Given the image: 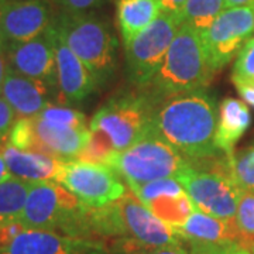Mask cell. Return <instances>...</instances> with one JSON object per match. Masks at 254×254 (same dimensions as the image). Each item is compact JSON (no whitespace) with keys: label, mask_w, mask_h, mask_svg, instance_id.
Listing matches in <instances>:
<instances>
[{"label":"cell","mask_w":254,"mask_h":254,"mask_svg":"<svg viewBox=\"0 0 254 254\" xmlns=\"http://www.w3.org/2000/svg\"><path fill=\"white\" fill-rule=\"evenodd\" d=\"M219 109L205 91L182 93L157 105L153 116L155 131L192 163L215 158Z\"/></svg>","instance_id":"obj_1"},{"label":"cell","mask_w":254,"mask_h":254,"mask_svg":"<svg viewBox=\"0 0 254 254\" xmlns=\"http://www.w3.org/2000/svg\"><path fill=\"white\" fill-rule=\"evenodd\" d=\"M155 108L150 96L138 88L112 96L91 119V138L79 160L108 164L113 155L127 150L153 130Z\"/></svg>","instance_id":"obj_2"},{"label":"cell","mask_w":254,"mask_h":254,"mask_svg":"<svg viewBox=\"0 0 254 254\" xmlns=\"http://www.w3.org/2000/svg\"><path fill=\"white\" fill-rule=\"evenodd\" d=\"M213 75L202 37L196 30L182 23L154 78L138 89L144 91L155 105H160L182 93L203 91Z\"/></svg>","instance_id":"obj_3"},{"label":"cell","mask_w":254,"mask_h":254,"mask_svg":"<svg viewBox=\"0 0 254 254\" xmlns=\"http://www.w3.org/2000/svg\"><path fill=\"white\" fill-rule=\"evenodd\" d=\"M89 220L93 239H131L151 249L182 246L173 227L157 218L128 188L120 199L89 209Z\"/></svg>","instance_id":"obj_4"},{"label":"cell","mask_w":254,"mask_h":254,"mask_svg":"<svg viewBox=\"0 0 254 254\" xmlns=\"http://www.w3.org/2000/svg\"><path fill=\"white\" fill-rule=\"evenodd\" d=\"M89 209L60 182L33 184L20 222L26 229L93 239Z\"/></svg>","instance_id":"obj_5"},{"label":"cell","mask_w":254,"mask_h":254,"mask_svg":"<svg viewBox=\"0 0 254 254\" xmlns=\"http://www.w3.org/2000/svg\"><path fill=\"white\" fill-rule=\"evenodd\" d=\"M54 27L96 78L99 86L112 79L118 66V40L105 20L92 13L63 11L55 17Z\"/></svg>","instance_id":"obj_6"},{"label":"cell","mask_w":254,"mask_h":254,"mask_svg":"<svg viewBox=\"0 0 254 254\" xmlns=\"http://www.w3.org/2000/svg\"><path fill=\"white\" fill-rule=\"evenodd\" d=\"M230 155L220 154L206 161L192 163L178 178L195 209L213 218L236 219L243 190L233 178Z\"/></svg>","instance_id":"obj_7"},{"label":"cell","mask_w":254,"mask_h":254,"mask_svg":"<svg viewBox=\"0 0 254 254\" xmlns=\"http://www.w3.org/2000/svg\"><path fill=\"white\" fill-rule=\"evenodd\" d=\"M106 165L112 167L127 185L175 178L185 173L192 161L177 151L155 128L127 150L115 154Z\"/></svg>","instance_id":"obj_8"},{"label":"cell","mask_w":254,"mask_h":254,"mask_svg":"<svg viewBox=\"0 0 254 254\" xmlns=\"http://www.w3.org/2000/svg\"><path fill=\"white\" fill-rule=\"evenodd\" d=\"M182 20L161 13L154 21L125 46L127 79L136 88H144L160 69Z\"/></svg>","instance_id":"obj_9"},{"label":"cell","mask_w":254,"mask_h":254,"mask_svg":"<svg viewBox=\"0 0 254 254\" xmlns=\"http://www.w3.org/2000/svg\"><path fill=\"white\" fill-rule=\"evenodd\" d=\"M89 208H103L126 193V184L112 167L89 161H66L57 178Z\"/></svg>","instance_id":"obj_10"},{"label":"cell","mask_w":254,"mask_h":254,"mask_svg":"<svg viewBox=\"0 0 254 254\" xmlns=\"http://www.w3.org/2000/svg\"><path fill=\"white\" fill-rule=\"evenodd\" d=\"M254 36V10L225 9L200 37L210 69L216 73L230 63Z\"/></svg>","instance_id":"obj_11"},{"label":"cell","mask_w":254,"mask_h":254,"mask_svg":"<svg viewBox=\"0 0 254 254\" xmlns=\"http://www.w3.org/2000/svg\"><path fill=\"white\" fill-rule=\"evenodd\" d=\"M50 33L53 37L55 53L57 98L65 106L82 103L99 88V83L85 64L65 44L63 37L54 27V23L50 27Z\"/></svg>","instance_id":"obj_12"},{"label":"cell","mask_w":254,"mask_h":254,"mask_svg":"<svg viewBox=\"0 0 254 254\" xmlns=\"http://www.w3.org/2000/svg\"><path fill=\"white\" fill-rule=\"evenodd\" d=\"M0 254H110L99 239L65 236L54 232L24 229Z\"/></svg>","instance_id":"obj_13"},{"label":"cell","mask_w":254,"mask_h":254,"mask_svg":"<svg viewBox=\"0 0 254 254\" xmlns=\"http://www.w3.org/2000/svg\"><path fill=\"white\" fill-rule=\"evenodd\" d=\"M55 17L47 0H9L3 4L1 28L6 44H16L43 36ZM4 44V46H6Z\"/></svg>","instance_id":"obj_14"},{"label":"cell","mask_w":254,"mask_h":254,"mask_svg":"<svg viewBox=\"0 0 254 254\" xmlns=\"http://www.w3.org/2000/svg\"><path fill=\"white\" fill-rule=\"evenodd\" d=\"M4 53L10 71L44 82L57 89L55 53L50 28L34 40L6 44Z\"/></svg>","instance_id":"obj_15"},{"label":"cell","mask_w":254,"mask_h":254,"mask_svg":"<svg viewBox=\"0 0 254 254\" xmlns=\"http://www.w3.org/2000/svg\"><path fill=\"white\" fill-rule=\"evenodd\" d=\"M30 119L34 131L33 151L54 157L64 163L79 160L91 138L89 127L65 126L38 116Z\"/></svg>","instance_id":"obj_16"},{"label":"cell","mask_w":254,"mask_h":254,"mask_svg":"<svg viewBox=\"0 0 254 254\" xmlns=\"http://www.w3.org/2000/svg\"><path fill=\"white\" fill-rule=\"evenodd\" d=\"M53 92L54 88L44 82L9 69L0 96L9 103L18 119L34 118L53 105Z\"/></svg>","instance_id":"obj_17"},{"label":"cell","mask_w":254,"mask_h":254,"mask_svg":"<svg viewBox=\"0 0 254 254\" xmlns=\"http://www.w3.org/2000/svg\"><path fill=\"white\" fill-rule=\"evenodd\" d=\"M182 242H198L209 245H239L249 250V242L237 226L236 219H219L196 210L185 225L174 229Z\"/></svg>","instance_id":"obj_18"},{"label":"cell","mask_w":254,"mask_h":254,"mask_svg":"<svg viewBox=\"0 0 254 254\" xmlns=\"http://www.w3.org/2000/svg\"><path fill=\"white\" fill-rule=\"evenodd\" d=\"M1 154L11 175L30 184L57 182L64 165V161L54 157L36 151H24L7 143L1 147Z\"/></svg>","instance_id":"obj_19"},{"label":"cell","mask_w":254,"mask_h":254,"mask_svg":"<svg viewBox=\"0 0 254 254\" xmlns=\"http://www.w3.org/2000/svg\"><path fill=\"white\" fill-rule=\"evenodd\" d=\"M252 115L243 100L225 98L219 106L216 145L218 148L230 155L235 153V145L250 127Z\"/></svg>","instance_id":"obj_20"},{"label":"cell","mask_w":254,"mask_h":254,"mask_svg":"<svg viewBox=\"0 0 254 254\" xmlns=\"http://www.w3.org/2000/svg\"><path fill=\"white\" fill-rule=\"evenodd\" d=\"M161 13L158 0H116V16L123 44H128Z\"/></svg>","instance_id":"obj_21"},{"label":"cell","mask_w":254,"mask_h":254,"mask_svg":"<svg viewBox=\"0 0 254 254\" xmlns=\"http://www.w3.org/2000/svg\"><path fill=\"white\" fill-rule=\"evenodd\" d=\"M145 206L160 218L165 225L173 229H178L185 225V222L195 212V205L188 196L187 192L182 193H165L151 202L145 203Z\"/></svg>","instance_id":"obj_22"},{"label":"cell","mask_w":254,"mask_h":254,"mask_svg":"<svg viewBox=\"0 0 254 254\" xmlns=\"http://www.w3.org/2000/svg\"><path fill=\"white\" fill-rule=\"evenodd\" d=\"M31 185L14 177L0 184V226L20 220Z\"/></svg>","instance_id":"obj_23"},{"label":"cell","mask_w":254,"mask_h":254,"mask_svg":"<svg viewBox=\"0 0 254 254\" xmlns=\"http://www.w3.org/2000/svg\"><path fill=\"white\" fill-rule=\"evenodd\" d=\"M225 10V0H188L182 11V23L202 34Z\"/></svg>","instance_id":"obj_24"},{"label":"cell","mask_w":254,"mask_h":254,"mask_svg":"<svg viewBox=\"0 0 254 254\" xmlns=\"http://www.w3.org/2000/svg\"><path fill=\"white\" fill-rule=\"evenodd\" d=\"M230 168L239 188L254 192V145L245 147L230 155Z\"/></svg>","instance_id":"obj_25"},{"label":"cell","mask_w":254,"mask_h":254,"mask_svg":"<svg viewBox=\"0 0 254 254\" xmlns=\"http://www.w3.org/2000/svg\"><path fill=\"white\" fill-rule=\"evenodd\" d=\"M236 223L246 240L249 242V252L254 247V192L243 190L237 205Z\"/></svg>","instance_id":"obj_26"},{"label":"cell","mask_w":254,"mask_h":254,"mask_svg":"<svg viewBox=\"0 0 254 254\" xmlns=\"http://www.w3.org/2000/svg\"><path fill=\"white\" fill-rule=\"evenodd\" d=\"M232 79L237 83H252L254 85V37L250 38L242 48L233 66Z\"/></svg>","instance_id":"obj_27"},{"label":"cell","mask_w":254,"mask_h":254,"mask_svg":"<svg viewBox=\"0 0 254 254\" xmlns=\"http://www.w3.org/2000/svg\"><path fill=\"white\" fill-rule=\"evenodd\" d=\"M38 118L44 119L47 122H53L58 125H65V126L73 127H89L86 125V118L85 115L72 109L69 106H60V105H50L48 108L43 110Z\"/></svg>","instance_id":"obj_28"},{"label":"cell","mask_w":254,"mask_h":254,"mask_svg":"<svg viewBox=\"0 0 254 254\" xmlns=\"http://www.w3.org/2000/svg\"><path fill=\"white\" fill-rule=\"evenodd\" d=\"M113 254H190L184 246H168V247H145L134 242H123L115 249Z\"/></svg>","instance_id":"obj_29"},{"label":"cell","mask_w":254,"mask_h":254,"mask_svg":"<svg viewBox=\"0 0 254 254\" xmlns=\"http://www.w3.org/2000/svg\"><path fill=\"white\" fill-rule=\"evenodd\" d=\"M61 4L65 13L72 14H81V13H89L91 10L99 7L105 0H55Z\"/></svg>","instance_id":"obj_30"},{"label":"cell","mask_w":254,"mask_h":254,"mask_svg":"<svg viewBox=\"0 0 254 254\" xmlns=\"http://www.w3.org/2000/svg\"><path fill=\"white\" fill-rule=\"evenodd\" d=\"M17 116L14 110L10 108V105L0 96V137L7 138L11 127L14 126Z\"/></svg>","instance_id":"obj_31"},{"label":"cell","mask_w":254,"mask_h":254,"mask_svg":"<svg viewBox=\"0 0 254 254\" xmlns=\"http://www.w3.org/2000/svg\"><path fill=\"white\" fill-rule=\"evenodd\" d=\"M160 6L163 9V13L173 14L175 17H180L182 20V11L188 0H158Z\"/></svg>","instance_id":"obj_32"},{"label":"cell","mask_w":254,"mask_h":254,"mask_svg":"<svg viewBox=\"0 0 254 254\" xmlns=\"http://www.w3.org/2000/svg\"><path fill=\"white\" fill-rule=\"evenodd\" d=\"M236 88L246 103L252 105L254 108V85H252V83H237Z\"/></svg>","instance_id":"obj_33"},{"label":"cell","mask_w":254,"mask_h":254,"mask_svg":"<svg viewBox=\"0 0 254 254\" xmlns=\"http://www.w3.org/2000/svg\"><path fill=\"white\" fill-rule=\"evenodd\" d=\"M7 72H9V64H7L6 53H4V48L0 47V93H1V88H3Z\"/></svg>","instance_id":"obj_34"},{"label":"cell","mask_w":254,"mask_h":254,"mask_svg":"<svg viewBox=\"0 0 254 254\" xmlns=\"http://www.w3.org/2000/svg\"><path fill=\"white\" fill-rule=\"evenodd\" d=\"M10 178H13V175L9 171V167L4 161V157L1 154V148H0V184L4 181H9Z\"/></svg>","instance_id":"obj_35"},{"label":"cell","mask_w":254,"mask_h":254,"mask_svg":"<svg viewBox=\"0 0 254 254\" xmlns=\"http://www.w3.org/2000/svg\"><path fill=\"white\" fill-rule=\"evenodd\" d=\"M254 0H225V9H233V7H252Z\"/></svg>","instance_id":"obj_36"},{"label":"cell","mask_w":254,"mask_h":254,"mask_svg":"<svg viewBox=\"0 0 254 254\" xmlns=\"http://www.w3.org/2000/svg\"><path fill=\"white\" fill-rule=\"evenodd\" d=\"M3 4H4V1H3V0H0V47H1V48H4V44H6V41H4V36H3V28H1V18H3Z\"/></svg>","instance_id":"obj_37"},{"label":"cell","mask_w":254,"mask_h":254,"mask_svg":"<svg viewBox=\"0 0 254 254\" xmlns=\"http://www.w3.org/2000/svg\"><path fill=\"white\" fill-rule=\"evenodd\" d=\"M4 143H6V138H1V137H0V148L3 147V144H4Z\"/></svg>","instance_id":"obj_38"},{"label":"cell","mask_w":254,"mask_h":254,"mask_svg":"<svg viewBox=\"0 0 254 254\" xmlns=\"http://www.w3.org/2000/svg\"><path fill=\"white\" fill-rule=\"evenodd\" d=\"M250 253L254 254V247H253V249H252V250H250Z\"/></svg>","instance_id":"obj_39"},{"label":"cell","mask_w":254,"mask_h":254,"mask_svg":"<svg viewBox=\"0 0 254 254\" xmlns=\"http://www.w3.org/2000/svg\"><path fill=\"white\" fill-rule=\"evenodd\" d=\"M252 9H253V10H254V4H253V6H252Z\"/></svg>","instance_id":"obj_40"},{"label":"cell","mask_w":254,"mask_h":254,"mask_svg":"<svg viewBox=\"0 0 254 254\" xmlns=\"http://www.w3.org/2000/svg\"><path fill=\"white\" fill-rule=\"evenodd\" d=\"M3 1H9V0H3Z\"/></svg>","instance_id":"obj_41"}]
</instances>
